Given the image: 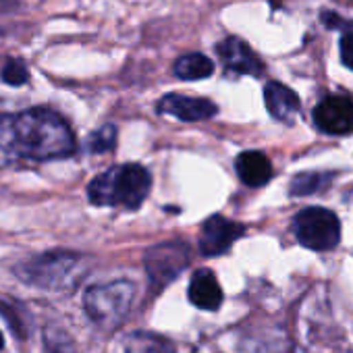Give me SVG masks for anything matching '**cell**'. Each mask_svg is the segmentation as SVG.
I'll use <instances>...</instances> for the list:
<instances>
[{
	"instance_id": "obj_13",
	"label": "cell",
	"mask_w": 353,
	"mask_h": 353,
	"mask_svg": "<svg viewBox=\"0 0 353 353\" xmlns=\"http://www.w3.org/2000/svg\"><path fill=\"white\" fill-rule=\"evenodd\" d=\"M239 179L250 188H262L272 179L270 160L262 152H241L235 160Z\"/></svg>"
},
{
	"instance_id": "obj_2",
	"label": "cell",
	"mask_w": 353,
	"mask_h": 353,
	"mask_svg": "<svg viewBox=\"0 0 353 353\" xmlns=\"http://www.w3.org/2000/svg\"><path fill=\"white\" fill-rule=\"evenodd\" d=\"M152 176L141 164L112 166L88 185V198L96 206H121L135 210L148 198Z\"/></svg>"
},
{
	"instance_id": "obj_6",
	"label": "cell",
	"mask_w": 353,
	"mask_h": 353,
	"mask_svg": "<svg viewBox=\"0 0 353 353\" xmlns=\"http://www.w3.org/2000/svg\"><path fill=\"white\" fill-rule=\"evenodd\" d=\"M190 248L188 243L181 241H170V243H160L148 250L145 254V270L150 281L160 289L168 283H172L179 276L185 266L190 264Z\"/></svg>"
},
{
	"instance_id": "obj_9",
	"label": "cell",
	"mask_w": 353,
	"mask_h": 353,
	"mask_svg": "<svg viewBox=\"0 0 353 353\" xmlns=\"http://www.w3.org/2000/svg\"><path fill=\"white\" fill-rule=\"evenodd\" d=\"M216 52L223 61V65L237 73V75H254L260 77L264 73V63L260 61V57L239 38L231 36L227 40H223L216 46Z\"/></svg>"
},
{
	"instance_id": "obj_16",
	"label": "cell",
	"mask_w": 353,
	"mask_h": 353,
	"mask_svg": "<svg viewBox=\"0 0 353 353\" xmlns=\"http://www.w3.org/2000/svg\"><path fill=\"white\" fill-rule=\"evenodd\" d=\"M328 181H330V174H322V172H303V174H297L295 179H293V183H291V194H295V196L316 194L318 190H324Z\"/></svg>"
},
{
	"instance_id": "obj_10",
	"label": "cell",
	"mask_w": 353,
	"mask_h": 353,
	"mask_svg": "<svg viewBox=\"0 0 353 353\" xmlns=\"http://www.w3.org/2000/svg\"><path fill=\"white\" fill-rule=\"evenodd\" d=\"M158 110L162 114H170L176 117L179 121H188V123H196V121H208L212 119L219 108L206 100V98H192V96H183V94H168L158 102Z\"/></svg>"
},
{
	"instance_id": "obj_8",
	"label": "cell",
	"mask_w": 353,
	"mask_h": 353,
	"mask_svg": "<svg viewBox=\"0 0 353 353\" xmlns=\"http://www.w3.org/2000/svg\"><path fill=\"white\" fill-rule=\"evenodd\" d=\"M243 235V225L233 223L221 214L210 216L204 227H202V235H200V250L204 256L212 258V256H221L225 252H229V248Z\"/></svg>"
},
{
	"instance_id": "obj_14",
	"label": "cell",
	"mask_w": 353,
	"mask_h": 353,
	"mask_svg": "<svg viewBox=\"0 0 353 353\" xmlns=\"http://www.w3.org/2000/svg\"><path fill=\"white\" fill-rule=\"evenodd\" d=\"M212 73H214V63L200 52L183 54L174 63V75L179 79H185V81L204 79V77H210Z\"/></svg>"
},
{
	"instance_id": "obj_19",
	"label": "cell",
	"mask_w": 353,
	"mask_h": 353,
	"mask_svg": "<svg viewBox=\"0 0 353 353\" xmlns=\"http://www.w3.org/2000/svg\"><path fill=\"white\" fill-rule=\"evenodd\" d=\"M46 351L48 353H75L71 341L63 332H57L54 336L46 339Z\"/></svg>"
},
{
	"instance_id": "obj_5",
	"label": "cell",
	"mask_w": 353,
	"mask_h": 353,
	"mask_svg": "<svg viewBox=\"0 0 353 353\" xmlns=\"http://www.w3.org/2000/svg\"><path fill=\"white\" fill-rule=\"evenodd\" d=\"M293 231L297 241L314 252H330L341 239V223L336 214L318 206L301 210L293 221Z\"/></svg>"
},
{
	"instance_id": "obj_18",
	"label": "cell",
	"mask_w": 353,
	"mask_h": 353,
	"mask_svg": "<svg viewBox=\"0 0 353 353\" xmlns=\"http://www.w3.org/2000/svg\"><path fill=\"white\" fill-rule=\"evenodd\" d=\"M0 77H3L5 83H9L13 88H19V85L30 81V71H28V67L19 59H11V61H7L3 73H0Z\"/></svg>"
},
{
	"instance_id": "obj_20",
	"label": "cell",
	"mask_w": 353,
	"mask_h": 353,
	"mask_svg": "<svg viewBox=\"0 0 353 353\" xmlns=\"http://www.w3.org/2000/svg\"><path fill=\"white\" fill-rule=\"evenodd\" d=\"M341 61L347 69L353 71V28L341 36Z\"/></svg>"
},
{
	"instance_id": "obj_15",
	"label": "cell",
	"mask_w": 353,
	"mask_h": 353,
	"mask_svg": "<svg viewBox=\"0 0 353 353\" xmlns=\"http://www.w3.org/2000/svg\"><path fill=\"white\" fill-rule=\"evenodd\" d=\"M125 353H174V347L164 336L152 332H133L125 339Z\"/></svg>"
},
{
	"instance_id": "obj_1",
	"label": "cell",
	"mask_w": 353,
	"mask_h": 353,
	"mask_svg": "<svg viewBox=\"0 0 353 353\" xmlns=\"http://www.w3.org/2000/svg\"><path fill=\"white\" fill-rule=\"evenodd\" d=\"M75 152L67 121L50 108H30L0 114V166L19 160H54Z\"/></svg>"
},
{
	"instance_id": "obj_21",
	"label": "cell",
	"mask_w": 353,
	"mask_h": 353,
	"mask_svg": "<svg viewBox=\"0 0 353 353\" xmlns=\"http://www.w3.org/2000/svg\"><path fill=\"white\" fill-rule=\"evenodd\" d=\"M5 347V336H3V332H0V349Z\"/></svg>"
},
{
	"instance_id": "obj_11",
	"label": "cell",
	"mask_w": 353,
	"mask_h": 353,
	"mask_svg": "<svg viewBox=\"0 0 353 353\" xmlns=\"http://www.w3.org/2000/svg\"><path fill=\"white\" fill-rule=\"evenodd\" d=\"M190 301L200 310H219L223 303V289L212 270H196L190 281Z\"/></svg>"
},
{
	"instance_id": "obj_12",
	"label": "cell",
	"mask_w": 353,
	"mask_h": 353,
	"mask_svg": "<svg viewBox=\"0 0 353 353\" xmlns=\"http://www.w3.org/2000/svg\"><path fill=\"white\" fill-rule=\"evenodd\" d=\"M264 100H266V108L268 112L283 123H293V119L299 112V98L297 94L279 83V81H270L264 90Z\"/></svg>"
},
{
	"instance_id": "obj_17",
	"label": "cell",
	"mask_w": 353,
	"mask_h": 353,
	"mask_svg": "<svg viewBox=\"0 0 353 353\" xmlns=\"http://www.w3.org/2000/svg\"><path fill=\"white\" fill-rule=\"evenodd\" d=\"M114 143H117L114 125H104V127H100L98 131L92 133V137L88 141V148L94 154H104V152H110L114 148Z\"/></svg>"
},
{
	"instance_id": "obj_4",
	"label": "cell",
	"mask_w": 353,
	"mask_h": 353,
	"mask_svg": "<svg viewBox=\"0 0 353 353\" xmlns=\"http://www.w3.org/2000/svg\"><path fill=\"white\" fill-rule=\"evenodd\" d=\"M135 297V287L129 281H112L94 285L83 295L88 318L100 328H117L129 314Z\"/></svg>"
},
{
	"instance_id": "obj_3",
	"label": "cell",
	"mask_w": 353,
	"mask_h": 353,
	"mask_svg": "<svg viewBox=\"0 0 353 353\" xmlns=\"http://www.w3.org/2000/svg\"><path fill=\"white\" fill-rule=\"evenodd\" d=\"M15 274L28 285L63 291L79 283L83 274V258L71 252H48L17 264Z\"/></svg>"
},
{
	"instance_id": "obj_7",
	"label": "cell",
	"mask_w": 353,
	"mask_h": 353,
	"mask_svg": "<svg viewBox=\"0 0 353 353\" xmlns=\"http://www.w3.org/2000/svg\"><path fill=\"white\" fill-rule=\"evenodd\" d=\"M314 123L322 133L349 135L353 133V100L343 94H330L314 108Z\"/></svg>"
}]
</instances>
